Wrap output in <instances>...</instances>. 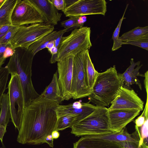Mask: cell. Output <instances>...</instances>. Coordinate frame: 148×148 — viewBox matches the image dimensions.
Masks as SVG:
<instances>
[{"mask_svg": "<svg viewBox=\"0 0 148 148\" xmlns=\"http://www.w3.org/2000/svg\"><path fill=\"white\" fill-rule=\"evenodd\" d=\"M11 75L8 87L11 119L15 128L18 131L25 109L24 98L18 76L16 74Z\"/></svg>", "mask_w": 148, "mask_h": 148, "instance_id": "7", "label": "cell"}, {"mask_svg": "<svg viewBox=\"0 0 148 148\" xmlns=\"http://www.w3.org/2000/svg\"><path fill=\"white\" fill-rule=\"evenodd\" d=\"M73 148H122L118 143L114 141L85 136L73 143Z\"/></svg>", "mask_w": 148, "mask_h": 148, "instance_id": "17", "label": "cell"}, {"mask_svg": "<svg viewBox=\"0 0 148 148\" xmlns=\"http://www.w3.org/2000/svg\"><path fill=\"white\" fill-rule=\"evenodd\" d=\"M65 32H63L61 34L59 37L55 40V46L57 48H58L59 45L60 43V41L63 35L65 33Z\"/></svg>", "mask_w": 148, "mask_h": 148, "instance_id": "37", "label": "cell"}, {"mask_svg": "<svg viewBox=\"0 0 148 148\" xmlns=\"http://www.w3.org/2000/svg\"><path fill=\"white\" fill-rule=\"evenodd\" d=\"M12 25L14 26L45 23L46 18L40 11L29 0H17L11 18Z\"/></svg>", "mask_w": 148, "mask_h": 148, "instance_id": "8", "label": "cell"}, {"mask_svg": "<svg viewBox=\"0 0 148 148\" xmlns=\"http://www.w3.org/2000/svg\"><path fill=\"white\" fill-rule=\"evenodd\" d=\"M122 86V79L114 65L104 72L98 73L91 92L88 97L89 102L97 107H108Z\"/></svg>", "mask_w": 148, "mask_h": 148, "instance_id": "3", "label": "cell"}, {"mask_svg": "<svg viewBox=\"0 0 148 148\" xmlns=\"http://www.w3.org/2000/svg\"><path fill=\"white\" fill-rule=\"evenodd\" d=\"M108 108L97 107L87 117L73 125L71 133L75 136H98L114 132L111 130L107 115Z\"/></svg>", "mask_w": 148, "mask_h": 148, "instance_id": "5", "label": "cell"}, {"mask_svg": "<svg viewBox=\"0 0 148 148\" xmlns=\"http://www.w3.org/2000/svg\"><path fill=\"white\" fill-rule=\"evenodd\" d=\"M41 95L25 108L17 141L22 144L45 143L48 135L56 130V110L59 105Z\"/></svg>", "mask_w": 148, "mask_h": 148, "instance_id": "1", "label": "cell"}, {"mask_svg": "<svg viewBox=\"0 0 148 148\" xmlns=\"http://www.w3.org/2000/svg\"><path fill=\"white\" fill-rule=\"evenodd\" d=\"M92 136L95 138L114 141L117 143L127 141L139 144L140 140L139 135L136 130L132 134H130L125 127L118 132L103 136Z\"/></svg>", "mask_w": 148, "mask_h": 148, "instance_id": "18", "label": "cell"}, {"mask_svg": "<svg viewBox=\"0 0 148 148\" xmlns=\"http://www.w3.org/2000/svg\"><path fill=\"white\" fill-rule=\"evenodd\" d=\"M41 95L45 99L54 101L59 104L64 101L59 88L57 71L53 74L51 83Z\"/></svg>", "mask_w": 148, "mask_h": 148, "instance_id": "19", "label": "cell"}, {"mask_svg": "<svg viewBox=\"0 0 148 148\" xmlns=\"http://www.w3.org/2000/svg\"><path fill=\"white\" fill-rule=\"evenodd\" d=\"M130 65L123 73H118L122 79L123 87L129 89L132 88L131 86L134 84L138 85L140 90H142V87L140 81L137 77H145V75L140 74L139 70L143 66L140 65V61L135 62L133 58L130 61Z\"/></svg>", "mask_w": 148, "mask_h": 148, "instance_id": "15", "label": "cell"}, {"mask_svg": "<svg viewBox=\"0 0 148 148\" xmlns=\"http://www.w3.org/2000/svg\"><path fill=\"white\" fill-rule=\"evenodd\" d=\"M54 7L58 10H63L67 6L65 0H51Z\"/></svg>", "mask_w": 148, "mask_h": 148, "instance_id": "32", "label": "cell"}, {"mask_svg": "<svg viewBox=\"0 0 148 148\" xmlns=\"http://www.w3.org/2000/svg\"><path fill=\"white\" fill-rule=\"evenodd\" d=\"M0 113V126L7 127L11 119V112L8 94H4L3 97Z\"/></svg>", "mask_w": 148, "mask_h": 148, "instance_id": "24", "label": "cell"}, {"mask_svg": "<svg viewBox=\"0 0 148 148\" xmlns=\"http://www.w3.org/2000/svg\"><path fill=\"white\" fill-rule=\"evenodd\" d=\"M97 107L89 101L87 103L76 101L67 105H59L56 112L58 118L66 115L75 116L76 119V123L92 113Z\"/></svg>", "mask_w": 148, "mask_h": 148, "instance_id": "14", "label": "cell"}, {"mask_svg": "<svg viewBox=\"0 0 148 148\" xmlns=\"http://www.w3.org/2000/svg\"><path fill=\"white\" fill-rule=\"evenodd\" d=\"M68 32V29H64L59 31H53L32 43L28 47V49L34 56L38 51L46 48L51 41L55 40L63 32Z\"/></svg>", "mask_w": 148, "mask_h": 148, "instance_id": "20", "label": "cell"}, {"mask_svg": "<svg viewBox=\"0 0 148 148\" xmlns=\"http://www.w3.org/2000/svg\"><path fill=\"white\" fill-rule=\"evenodd\" d=\"M6 66L10 74L18 76L23 93L25 108L40 95L35 90L32 80V64L34 56L28 49L17 47Z\"/></svg>", "mask_w": 148, "mask_h": 148, "instance_id": "2", "label": "cell"}, {"mask_svg": "<svg viewBox=\"0 0 148 148\" xmlns=\"http://www.w3.org/2000/svg\"><path fill=\"white\" fill-rule=\"evenodd\" d=\"M76 122L75 117L70 115L63 116L58 118L56 130H62L71 127Z\"/></svg>", "mask_w": 148, "mask_h": 148, "instance_id": "26", "label": "cell"}, {"mask_svg": "<svg viewBox=\"0 0 148 148\" xmlns=\"http://www.w3.org/2000/svg\"><path fill=\"white\" fill-rule=\"evenodd\" d=\"M128 6V4H127L122 17L120 20L118 24L113 33L112 39L113 41V44L112 49V51H114L118 49L121 47L122 45H123V42L119 41V38L122 22L123 20L125 18L124 17V16Z\"/></svg>", "mask_w": 148, "mask_h": 148, "instance_id": "27", "label": "cell"}, {"mask_svg": "<svg viewBox=\"0 0 148 148\" xmlns=\"http://www.w3.org/2000/svg\"><path fill=\"white\" fill-rule=\"evenodd\" d=\"M62 11L66 16L69 17L90 14L104 16L107 11V2L105 0H73Z\"/></svg>", "mask_w": 148, "mask_h": 148, "instance_id": "9", "label": "cell"}, {"mask_svg": "<svg viewBox=\"0 0 148 148\" xmlns=\"http://www.w3.org/2000/svg\"><path fill=\"white\" fill-rule=\"evenodd\" d=\"M17 0H5L0 8V26L12 25L11 18Z\"/></svg>", "mask_w": 148, "mask_h": 148, "instance_id": "22", "label": "cell"}, {"mask_svg": "<svg viewBox=\"0 0 148 148\" xmlns=\"http://www.w3.org/2000/svg\"><path fill=\"white\" fill-rule=\"evenodd\" d=\"M19 26H13L6 33L5 36L0 40V44H8L13 39Z\"/></svg>", "mask_w": 148, "mask_h": 148, "instance_id": "30", "label": "cell"}, {"mask_svg": "<svg viewBox=\"0 0 148 148\" xmlns=\"http://www.w3.org/2000/svg\"><path fill=\"white\" fill-rule=\"evenodd\" d=\"M86 51L76 54L73 59L71 91L74 99L88 97L91 92L85 83L84 59Z\"/></svg>", "mask_w": 148, "mask_h": 148, "instance_id": "10", "label": "cell"}, {"mask_svg": "<svg viewBox=\"0 0 148 148\" xmlns=\"http://www.w3.org/2000/svg\"><path fill=\"white\" fill-rule=\"evenodd\" d=\"M86 21V17L85 16L71 17L69 19L61 22V25L64 29H67L68 32L73 28H79L83 27Z\"/></svg>", "mask_w": 148, "mask_h": 148, "instance_id": "25", "label": "cell"}, {"mask_svg": "<svg viewBox=\"0 0 148 148\" xmlns=\"http://www.w3.org/2000/svg\"><path fill=\"white\" fill-rule=\"evenodd\" d=\"M123 42V45H131L140 47L147 51L148 50V36L134 40Z\"/></svg>", "mask_w": 148, "mask_h": 148, "instance_id": "29", "label": "cell"}, {"mask_svg": "<svg viewBox=\"0 0 148 148\" xmlns=\"http://www.w3.org/2000/svg\"><path fill=\"white\" fill-rule=\"evenodd\" d=\"M5 0H0V8L3 4Z\"/></svg>", "mask_w": 148, "mask_h": 148, "instance_id": "41", "label": "cell"}, {"mask_svg": "<svg viewBox=\"0 0 148 148\" xmlns=\"http://www.w3.org/2000/svg\"><path fill=\"white\" fill-rule=\"evenodd\" d=\"M74 56H70L57 62L59 88L64 100L73 98L71 86Z\"/></svg>", "mask_w": 148, "mask_h": 148, "instance_id": "11", "label": "cell"}, {"mask_svg": "<svg viewBox=\"0 0 148 148\" xmlns=\"http://www.w3.org/2000/svg\"><path fill=\"white\" fill-rule=\"evenodd\" d=\"M42 13L47 24L53 26L60 21L62 14L59 13L51 0H29Z\"/></svg>", "mask_w": 148, "mask_h": 148, "instance_id": "16", "label": "cell"}, {"mask_svg": "<svg viewBox=\"0 0 148 148\" xmlns=\"http://www.w3.org/2000/svg\"><path fill=\"white\" fill-rule=\"evenodd\" d=\"M90 28L83 26L75 29L71 34L63 36L56 54L51 55L50 62L53 64L69 56H75L89 49L92 46L90 40Z\"/></svg>", "mask_w": 148, "mask_h": 148, "instance_id": "4", "label": "cell"}, {"mask_svg": "<svg viewBox=\"0 0 148 148\" xmlns=\"http://www.w3.org/2000/svg\"><path fill=\"white\" fill-rule=\"evenodd\" d=\"M136 110L115 109L108 108L107 115L111 130L114 133L119 132L140 113Z\"/></svg>", "mask_w": 148, "mask_h": 148, "instance_id": "13", "label": "cell"}, {"mask_svg": "<svg viewBox=\"0 0 148 148\" xmlns=\"http://www.w3.org/2000/svg\"><path fill=\"white\" fill-rule=\"evenodd\" d=\"M10 46V43L8 44H0V68L4 63L6 59L4 56L5 51L6 48Z\"/></svg>", "mask_w": 148, "mask_h": 148, "instance_id": "33", "label": "cell"}, {"mask_svg": "<svg viewBox=\"0 0 148 148\" xmlns=\"http://www.w3.org/2000/svg\"><path fill=\"white\" fill-rule=\"evenodd\" d=\"M14 52V49H13L11 45L8 47L6 49L4 53V56L5 59L13 55Z\"/></svg>", "mask_w": 148, "mask_h": 148, "instance_id": "35", "label": "cell"}, {"mask_svg": "<svg viewBox=\"0 0 148 148\" xmlns=\"http://www.w3.org/2000/svg\"><path fill=\"white\" fill-rule=\"evenodd\" d=\"M148 36V26L137 27L123 34L119 37V40L123 42L134 40Z\"/></svg>", "mask_w": 148, "mask_h": 148, "instance_id": "23", "label": "cell"}, {"mask_svg": "<svg viewBox=\"0 0 148 148\" xmlns=\"http://www.w3.org/2000/svg\"><path fill=\"white\" fill-rule=\"evenodd\" d=\"M51 135L53 139H57L59 137L60 135L59 132L58 131L56 130L53 131Z\"/></svg>", "mask_w": 148, "mask_h": 148, "instance_id": "39", "label": "cell"}, {"mask_svg": "<svg viewBox=\"0 0 148 148\" xmlns=\"http://www.w3.org/2000/svg\"><path fill=\"white\" fill-rule=\"evenodd\" d=\"M13 26L12 25H7L0 26V40Z\"/></svg>", "mask_w": 148, "mask_h": 148, "instance_id": "34", "label": "cell"}, {"mask_svg": "<svg viewBox=\"0 0 148 148\" xmlns=\"http://www.w3.org/2000/svg\"><path fill=\"white\" fill-rule=\"evenodd\" d=\"M85 83L86 87L92 89L98 73L95 69L88 49L85 52L84 59Z\"/></svg>", "mask_w": 148, "mask_h": 148, "instance_id": "21", "label": "cell"}, {"mask_svg": "<svg viewBox=\"0 0 148 148\" xmlns=\"http://www.w3.org/2000/svg\"><path fill=\"white\" fill-rule=\"evenodd\" d=\"M53 139L51 135H49L45 138V143L48 144L50 147H53Z\"/></svg>", "mask_w": 148, "mask_h": 148, "instance_id": "36", "label": "cell"}, {"mask_svg": "<svg viewBox=\"0 0 148 148\" xmlns=\"http://www.w3.org/2000/svg\"><path fill=\"white\" fill-rule=\"evenodd\" d=\"M55 40H52L50 41L47 44L46 48L48 50L50 49L55 46Z\"/></svg>", "mask_w": 148, "mask_h": 148, "instance_id": "40", "label": "cell"}, {"mask_svg": "<svg viewBox=\"0 0 148 148\" xmlns=\"http://www.w3.org/2000/svg\"><path fill=\"white\" fill-rule=\"evenodd\" d=\"M111 104L109 110H136L141 111L143 109L144 102L133 89L121 86Z\"/></svg>", "mask_w": 148, "mask_h": 148, "instance_id": "12", "label": "cell"}, {"mask_svg": "<svg viewBox=\"0 0 148 148\" xmlns=\"http://www.w3.org/2000/svg\"><path fill=\"white\" fill-rule=\"evenodd\" d=\"M48 51L51 53V55H53L57 54L58 51V48L54 46L52 48L48 50Z\"/></svg>", "mask_w": 148, "mask_h": 148, "instance_id": "38", "label": "cell"}, {"mask_svg": "<svg viewBox=\"0 0 148 148\" xmlns=\"http://www.w3.org/2000/svg\"><path fill=\"white\" fill-rule=\"evenodd\" d=\"M118 143L122 148H144L139 143L130 142H121Z\"/></svg>", "mask_w": 148, "mask_h": 148, "instance_id": "31", "label": "cell"}, {"mask_svg": "<svg viewBox=\"0 0 148 148\" xmlns=\"http://www.w3.org/2000/svg\"><path fill=\"white\" fill-rule=\"evenodd\" d=\"M9 74V71L6 66L0 68V108L1 106L3 97L6 89Z\"/></svg>", "mask_w": 148, "mask_h": 148, "instance_id": "28", "label": "cell"}, {"mask_svg": "<svg viewBox=\"0 0 148 148\" xmlns=\"http://www.w3.org/2000/svg\"><path fill=\"white\" fill-rule=\"evenodd\" d=\"M54 29V26L45 23L21 26L10 44L14 49L19 47L28 49L32 43Z\"/></svg>", "mask_w": 148, "mask_h": 148, "instance_id": "6", "label": "cell"}]
</instances>
